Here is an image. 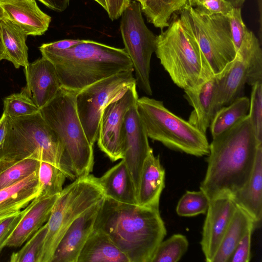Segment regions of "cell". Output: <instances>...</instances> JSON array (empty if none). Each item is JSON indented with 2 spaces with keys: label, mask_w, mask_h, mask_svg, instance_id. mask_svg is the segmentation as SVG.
<instances>
[{
  "label": "cell",
  "mask_w": 262,
  "mask_h": 262,
  "mask_svg": "<svg viewBox=\"0 0 262 262\" xmlns=\"http://www.w3.org/2000/svg\"><path fill=\"white\" fill-rule=\"evenodd\" d=\"M236 208L229 196L210 201L200 242L206 261L212 262Z\"/></svg>",
  "instance_id": "obj_13"
},
{
  "label": "cell",
  "mask_w": 262,
  "mask_h": 262,
  "mask_svg": "<svg viewBox=\"0 0 262 262\" xmlns=\"http://www.w3.org/2000/svg\"><path fill=\"white\" fill-rule=\"evenodd\" d=\"M179 12L183 29L196 41L213 75L221 73L236 53L229 18L221 14L200 15L188 4Z\"/></svg>",
  "instance_id": "obj_9"
},
{
  "label": "cell",
  "mask_w": 262,
  "mask_h": 262,
  "mask_svg": "<svg viewBox=\"0 0 262 262\" xmlns=\"http://www.w3.org/2000/svg\"><path fill=\"white\" fill-rule=\"evenodd\" d=\"M26 85L22 91L40 108L50 101L62 87L53 64L42 57L24 68Z\"/></svg>",
  "instance_id": "obj_16"
},
{
  "label": "cell",
  "mask_w": 262,
  "mask_h": 262,
  "mask_svg": "<svg viewBox=\"0 0 262 262\" xmlns=\"http://www.w3.org/2000/svg\"><path fill=\"white\" fill-rule=\"evenodd\" d=\"M106 12L109 18L115 20L120 17L121 14L130 3V0H105Z\"/></svg>",
  "instance_id": "obj_42"
},
{
  "label": "cell",
  "mask_w": 262,
  "mask_h": 262,
  "mask_svg": "<svg viewBox=\"0 0 262 262\" xmlns=\"http://www.w3.org/2000/svg\"><path fill=\"white\" fill-rule=\"evenodd\" d=\"M237 207L251 218L255 226L262 218V144L258 146L254 166L247 183L231 196Z\"/></svg>",
  "instance_id": "obj_21"
},
{
  "label": "cell",
  "mask_w": 262,
  "mask_h": 262,
  "mask_svg": "<svg viewBox=\"0 0 262 262\" xmlns=\"http://www.w3.org/2000/svg\"><path fill=\"white\" fill-rule=\"evenodd\" d=\"M134 70L120 72L79 91L75 102L78 115L92 146L97 140L102 112L111 102L136 84Z\"/></svg>",
  "instance_id": "obj_11"
},
{
  "label": "cell",
  "mask_w": 262,
  "mask_h": 262,
  "mask_svg": "<svg viewBox=\"0 0 262 262\" xmlns=\"http://www.w3.org/2000/svg\"><path fill=\"white\" fill-rule=\"evenodd\" d=\"M254 229V227H251L246 233L233 252L230 262H249L250 260L251 236Z\"/></svg>",
  "instance_id": "obj_41"
},
{
  "label": "cell",
  "mask_w": 262,
  "mask_h": 262,
  "mask_svg": "<svg viewBox=\"0 0 262 262\" xmlns=\"http://www.w3.org/2000/svg\"><path fill=\"white\" fill-rule=\"evenodd\" d=\"M130 1H131L132 0H130ZM133 1H135L138 2L139 3H140L142 2V0H133Z\"/></svg>",
  "instance_id": "obj_50"
},
{
  "label": "cell",
  "mask_w": 262,
  "mask_h": 262,
  "mask_svg": "<svg viewBox=\"0 0 262 262\" xmlns=\"http://www.w3.org/2000/svg\"><path fill=\"white\" fill-rule=\"evenodd\" d=\"M244 61L247 73V83L252 86L262 82L261 43L252 31L248 30L236 51Z\"/></svg>",
  "instance_id": "obj_28"
},
{
  "label": "cell",
  "mask_w": 262,
  "mask_h": 262,
  "mask_svg": "<svg viewBox=\"0 0 262 262\" xmlns=\"http://www.w3.org/2000/svg\"><path fill=\"white\" fill-rule=\"evenodd\" d=\"M167 28L157 35L155 53L173 83L183 89H194L213 76L193 38L173 17Z\"/></svg>",
  "instance_id": "obj_5"
},
{
  "label": "cell",
  "mask_w": 262,
  "mask_h": 262,
  "mask_svg": "<svg viewBox=\"0 0 262 262\" xmlns=\"http://www.w3.org/2000/svg\"><path fill=\"white\" fill-rule=\"evenodd\" d=\"M9 20L28 35L43 34L51 17L38 6L35 0H0V20Z\"/></svg>",
  "instance_id": "obj_17"
},
{
  "label": "cell",
  "mask_w": 262,
  "mask_h": 262,
  "mask_svg": "<svg viewBox=\"0 0 262 262\" xmlns=\"http://www.w3.org/2000/svg\"><path fill=\"white\" fill-rule=\"evenodd\" d=\"M94 229L106 235L129 262H151L166 234L159 209L102 201Z\"/></svg>",
  "instance_id": "obj_2"
},
{
  "label": "cell",
  "mask_w": 262,
  "mask_h": 262,
  "mask_svg": "<svg viewBox=\"0 0 262 262\" xmlns=\"http://www.w3.org/2000/svg\"><path fill=\"white\" fill-rule=\"evenodd\" d=\"M29 208V204L24 210L0 219V252Z\"/></svg>",
  "instance_id": "obj_39"
},
{
  "label": "cell",
  "mask_w": 262,
  "mask_h": 262,
  "mask_svg": "<svg viewBox=\"0 0 262 262\" xmlns=\"http://www.w3.org/2000/svg\"><path fill=\"white\" fill-rule=\"evenodd\" d=\"M78 92L61 87L39 110L63 144L77 178L90 174L94 163L93 146L86 138L77 112L75 98Z\"/></svg>",
  "instance_id": "obj_7"
},
{
  "label": "cell",
  "mask_w": 262,
  "mask_h": 262,
  "mask_svg": "<svg viewBox=\"0 0 262 262\" xmlns=\"http://www.w3.org/2000/svg\"><path fill=\"white\" fill-rule=\"evenodd\" d=\"M59 194L48 197L38 195L29 204L28 210L7 240L6 246L20 247L46 223Z\"/></svg>",
  "instance_id": "obj_19"
},
{
  "label": "cell",
  "mask_w": 262,
  "mask_h": 262,
  "mask_svg": "<svg viewBox=\"0 0 262 262\" xmlns=\"http://www.w3.org/2000/svg\"><path fill=\"white\" fill-rule=\"evenodd\" d=\"M136 107L149 138L190 155H208L206 134L170 112L163 101L143 96L137 99Z\"/></svg>",
  "instance_id": "obj_6"
},
{
  "label": "cell",
  "mask_w": 262,
  "mask_h": 262,
  "mask_svg": "<svg viewBox=\"0 0 262 262\" xmlns=\"http://www.w3.org/2000/svg\"><path fill=\"white\" fill-rule=\"evenodd\" d=\"M120 17V30L124 50L132 62L137 86L151 96L150 60L156 49L157 35L146 25L138 2L130 1Z\"/></svg>",
  "instance_id": "obj_10"
},
{
  "label": "cell",
  "mask_w": 262,
  "mask_h": 262,
  "mask_svg": "<svg viewBox=\"0 0 262 262\" xmlns=\"http://www.w3.org/2000/svg\"><path fill=\"white\" fill-rule=\"evenodd\" d=\"M47 232L48 226L47 223H45L27 241L20 250L12 253L10 261L41 262Z\"/></svg>",
  "instance_id": "obj_33"
},
{
  "label": "cell",
  "mask_w": 262,
  "mask_h": 262,
  "mask_svg": "<svg viewBox=\"0 0 262 262\" xmlns=\"http://www.w3.org/2000/svg\"><path fill=\"white\" fill-rule=\"evenodd\" d=\"M187 0H142V12L147 21L161 30L167 28L172 15L179 11Z\"/></svg>",
  "instance_id": "obj_30"
},
{
  "label": "cell",
  "mask_w": 262,
  "mask_h": 262,
  "mask_svg": "<svg viewBox=\"0 0 262 262\" xmlns=\"http://www.w3.org/2000/svg\"><path fill=\"white\" fill-rule=\"evenodd\" d=\"M228 18L232 38L236 52L248 29L243 21L241 7H234Z\"/></svg>",
  "instance_id": "obj_40"
},
{
  "label": "cell",
  "mask_w": 262,
  "mask_h": 262,
  "mask_svg": "<svg viewBox=\"0 0 262 262\" xmlns=\"http://www.w3.org/2000/svg\"><path fill=\"white\" fill-rule=\"evenodd\" d=\"M209 203L210 200L202 190L187 191L179 200L176 212L179 216L185 217L205 214Z\"/></svg>",
  "instance_id": "obj_35"
},
{
  "label": "cell",
  "mask_w": 262,
  "mask_h": 262,
  "mask_svg": "<svg viewBox=\"0 0 262 262\" xmlns=\"http://www.w3.org/2000/svg\"><path fill=\"white\" fill-rule=\"evenodd\" d=\"M189 243L186 237L174 234L162 241L157 247L151 262H177L187 251Z\"/></svg>",
  "instance_id": "obj_32"
},
{
  "label": "cell",
  "mask_w": 262,
  "mask_h": 262,
  "mask_svg": "<svg viewBox=\"0 0 262 262\" xmlns=\"http://www.w3.org/2000/svg\"><path fill=\"white\" fill-rule=\"evenodd\" d=\"M77 262H129L126 255L104 233L93 229Z\"/></svg>",
  "instance_id": "obj_26"
},
{
  "label": "cell",
  "mask_w": 262,
  "mask_h": 262,
  "mask_svg": "<svg viewBox=\"0 0 262 262\" xmlns=\"http://www.w3.org/2000/svg\"><path fill=\"white\" fill-rule=\"evenodd\" d=\"M27 37L17 25L9 20H0V48L4 59L12 62L16 69L29 63Z\"/></svg>",
  "instance_id": "obj_25"
},
{
  "label": "cell",
  "mask_w": 262,
  "mask_h": 262,
  "mask_svg": "<svg viewBox=\"0 0 262 262\" xmlns=\"http://www.w3.org/2000/svg\"><path fill=\"white\" fill-rule=\"evenodd\" d=\"M249 106V98L241 96L217 111L209 126L212 138L227 130L246 117L248 114Z\"/></svg>",
  "instance_id": "obj_29"
},
{
  "label": "cell",
  "mask_w": 262,
  "mask_h": 262,
  "mask_svg": "<svg viewBox=\"0 0 262 262\" xmlns=\"http://www.w3.org/2000/svg\"><path fill=\"white\" fill-rule=\"evenodd\" d=\"M66 178L64 173L55 165L40 161L38 169L39 195L48 197L59 194Z\"/></svg>",
  "instance_id": "obj_31"
},
{
  "label": "cell",
  "mask_w": 262,
  "mask_h": 262,
  "mask_svg": "<svg viewBox=\"0 0 262 262\" xmlns=\"http://www.w3.org/2000/svg\"><path fill=\"white\" fill-rule=\"evenodd\" d=\"M215 82L214 75L194 89L184 90V97L193 108L188 121L205 134L214 115L213 101Z\"/></svg>",
  "instance_id": "obj_22"
},
{
  "label": "cell",
  "mask_w": 262,
  "mask_h": 262,
  "mask_svg": "<svg viewBox=\"0 0 262 262\" xmlns=\"http://www.w3.org/2000/svg\"><path fill=\"white\" fill-rule=\"evenodd\" d=\"M137 84L128 89L103 110L98 129L97 144L113 161L122 159L125 145V116L138 99Z\"/></svg>",
  "instance_id": "obj_12"
},
{
  "label": "cell",
  "mask_w": 262,
  "mask_h": 262,
  "mask_svg": "<svg viewBox=\"0 0 262 262\" xmlns=\"http://www.w3.org/2000/svg\"><path fill=\"white\" fill-rule=\"evenodd\" d=\"M8 126V116L3 113L0 118V149L5 140Z\"/></svg>",
  "instance_id": "obj_45"
},
{
  "label": "cell",
  "mask_w": 262,
  "mask_h": 262,
  "mask_svg": "<svg viewBox=\"0 0 262 262\" xmlns=\"http://www.w3.org/2000/svg\"><path fill=\"white\" fill-rule=\"evenodd\" d=\"M234 7L227 0H202L194 8L201 15L221 14L229 18Z\"/></svg>",
  "instance_id": "obj_38"
},
{
  "label": "cell",
  "mask_w": 262,
  "mask_h": 262,
  "mask_svg": "<svg viewBox=\"0 0 262 262\" xmlns=\"http://www.w3.org/2000/svg\"><path fill=\"white\" fill-rule=\"evenodd\" d=\"M252 86L248 116L251 122L256 139L262 143V82Z\"/></svg>",
  "instance_id": "obj_37"
},
{
  "label": "cell",
  "mask_w": 262,
  "mask_h": 262,
  "mask_svg": "<svg viewBox=\"0 0 262 262\" xmlns=\"http://www.w3.org/2000/svg\"><path fill=\"white\" fill-rule=\"evenodd\" d=\"M99 4L105 11L107 10L105 0H94Z\"/></svg>",
  "instance_id": "obj_48"
},
{
  "label": "cell",
  "mask_w": 262,
  "mask_h": 262,
  "mask_svg": "<svg viewBox=\"0 0 262 262\" xmlns=\"http://www.w3.org/2000/svg\"><path fill=\"white\" fill-rule=\"evenodd\" d=\"M40 161L25 159L0 172V189L23 180L38 170Z\"/></svg>",
  "instance_id": "obj_34"
},
{
  "label": "cell",
  "mask_w": 262,
  "mask_h": 262,
  "mask_svg": "<svg viewBox=\"0 0 262 262\" xmlns=\"http://www.w3.org/2000/svg\"><path fill=\"white\" fill-rule=\"evenodd\" d=\"M39 49L54 66L61 86L76 92L120 72L134 70L124 49L93 40H84L66 50L43 43Z\"/></svg>",
  "instance_id": "obj_3"
},
{
  "label": "cell",
  "mask_w": 262,
  "mask_h": 262,
  "mask_svg": "<svg viewBox=\"0 0 262 262\" xmlns=\"http://www.w3.org/2000/svg\"><path fill=\"white\" fill-rule=\"evenodd\" d=\"M259 143L247 115L209 143L207 168L201 183L202 190L210 201L232 196L249 180Z\"/></svg>",
  "instance_id": "obj_1"
},
{
  "label": "cell",
  "mask_w": 262,
  "mask_h": 262,
  "mask_svg": "<svg viewBox=\"0 0 262 262\" xmlns=\"http://www.w3.org/2000/svg\"><path fill=\"white\" fill-rule=\"evenodd\" d=\"M165 176L159 156H155L152 149L141 171L137 191L138 205L159 209L161 194L165 187Z\"/></svg>",
  "instance_id": "obj_20"
},
{
  "label": "cell",
  "mask_w": 262,
  "mask_h": 262,
  "mask_svg": "<svg viewBox=\"0 0 262 262\" xmlns=\"http://www.w3.org/2000/svg\"><path fill=\"white\" fill-rule=\"evenodd\" d=\"M202 0H187V4L189 5L194 7L198 3L201 2Z\"/></svg>",
  "instance_id": "obj_47"
},
{
  "label": "cell",
  "mask_w": 262,
  "mask_h": 262,
  "mask_svg": "<svg viewBox=\"0 0 262 262\" xmlns=\"http://www.w3.org/2000/svg\"><path fill=\"white\" fill-rule=\"evenodd\" d=\"M27 158L51 163L67 178H77L63 144L39 112L24 117H8L7 135L0 149V172Z\"/></svg>",
  "instance_id": "obj_4"
},
{
  "label": "cell",
  "mask_w": 262,
  "mask_h": 262,
  "mask_svg": "<svg viewBox=\"0 0 262 262\" xmlns=\"http://www.w3.org/2000/svg\"><path fill=\"white\" fill-rule=\"evenodd\" d=\"M97 179L105 197L122 203L138 205L137 191L123 160Z\"/></svg>",
  "instance_id": "obj_23"
},
{
  "label": "cell",
  "mask_w": 262,
  "mask_h": 262,
  "mask_svg": "<svg viewBox=\"0 0 262 262\" xmlns=\"http://www.w3.org/2000/svg\"><path fill=\"white\" fill-rule=\"evenodd\" d=\"M234 7H241L244 5L246 0H227Z\"/></svg>",
  "instance_id": "obj_46"
},
{
  "label": "cell",
  "mask_w": 262,
  "mask_h": 262,
  "mask_svg": "<svg viewBox=\"0 0 262 262\" xmlns=\"http://www.w3.org/2000/svg\"><path fill=\"white\" fill-rule=\"evenodd\" d=\"M215 77L213 101L214 114L222 107L229 105L241 96L247 80L246 64L236 53L234 59Z\"/></svg>",
  "instance_id": "obj_18"
},
{
  "label": "cell",
  "mask_w": 262,
  "mask_h": 262,
  "mask_svg": "<svg viewBox=\"0 0 262 262\" xmlns=\"http://www.w3.org/2000/svg\"><path fill=\"white\" fill-rule=\"evenodd\" d=\"M39 108L31 98L22 91L11 94L4 99L3 113L10 117H20L35 114Z\"/></svg>",
  "instance_id": "obj_36"
},
{
  "label": "cell",
  "mask_w": 262,
  "mask_h": 262,
  "mask_svg": "<svg viewBox=\"0 0 262 262\" xmlns=\"http://www.w3.org/2000/svg\"><path fill=\"white\" fill-rule=\"evenodd\" d=\"M104 197L97 178L91 174L77 178L63 188L46 223L48 232L41 262H51L68 227L84 211Z\"/></svg>",
  "instance_id": "obj_8"
},
{
  "label": "cell",
  "mask_w": 262,
  "mask_h": 262,
  "mask_svg": "<svg viewBox=\"0 0 262 262\" xmlns=\"http://www.w3.org/2000/svg\"><path fill=\"white\" fill-rule=\"evenodd\" d=\"M39 194L38 170L14 185L0 189V219L25 208Z\"/></svg>",
  "instance_id": "obj_24"
},
{
  "label": "cell",
  "mask_w": 262,
  "mask_h": 262,
  "mask_svg": "<svg viewBox=\"0 0 262 262\" xmlns=\"http://www.w3.org/2000/svg\"><path fill=\"white\" fill-rule=\"evenodd\" d=\"M83 40V39H67L46 43V45L48 47L54 49L66 50L82 42Z\"/></svg>",
  "instance_id": "obj_43"
},
{
  "label": "cell",
  "mask_w": 262,
  "mask_h": 262,
  "mask_svg": "<svg viewBox=\"0 0 262 262\" xmlns=\"http://www.w3.org/2000/svg\"><path fill=\"white\" fill-rule=\"evenodd\" d=\"M252 227L255 225L251 218L237 207L212 262H229L235 248Z\"/></svg>",
  "instance_id": "obj_27"
},
{
  "label": "cell",
  "mask_w": 262,
  "mask_h": 262,
  "mask_svg": "<svg viewBox=\"0 0 262 262\" xmlns=\"http://www.w3.org/2000/svg\"><path fill=\"white\" fill-rule=\"evenodd\" d=\"M3 59H4L3 55L0 48V61Z\"/></svg>",
  "instance_id": "obj_49"
},
{
  "label": "cell",
  "mask_w": 262,
  "mask_h": 262,
  "mask_svg": "<svg viewBox=\"0 0 262 262\" xmlns=\"http://www.w3.org/2000/svg\"><path fill=\"white\" fill-rule=\"evenodd\" d=\"M38 1L50 9L58 12H61L68 7L70 0Z\"/></svg>",
  "instance_id": "obj_44"
},
{
  "label": "cell",
  "mask_w": 262,
  "mask_h": 262,
  "mask_svg": "<svg viewBox=\"0 0 262 262\" xmlns=\"http://www.w3.org/2000/svg\"><path fill=\"white\" fill-rule=\"evenodd\" d=\"M124 123L125 145L122 160L130 173L137 194L142 166L152 148L138 113L136 103L126 112Z\"/></svg>",
  "instance_id": "obj_14"
},
{
  "label": "cell",
  "mask_w": 262,
  "mask_h": 262,
  "mask_svg": "<svg viewBox=\"0 0 262 262\" xmlns=\"http://www.w3.org/2000/svg\"><path fill=\"white\" fill-rule=\"evenodd\" d=\"M102 200L86 209L68 227L56 248L51 262H77L79 254L94 229Z\"/></svg>",
  "instance_id": "obj_15"
}]
</instances>
